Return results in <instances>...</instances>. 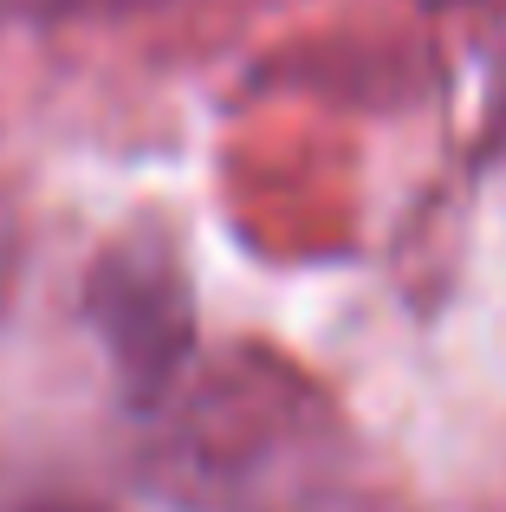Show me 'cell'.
I'll return each mask as SVG.
<instances>
[{
    "instance_id": "1",
    "label": "cell",
    "mask_w": 506,
    "mask_h": 512,
    "mask_svg": "<svg viewBox=\"0 0 506 512\" xmlns=\"http://www.w3.org/2000/svg\"><path fill=\"white\" fill-rule=\"evenodd\" d=\"M143 428V480L182 512H344L357 435L331 389L260 344L195 350Z\"/></svg>"
},
{
    "instance_id": "2",
    "label": "cell",
    "mask_w": 506,
    "mask_h": 512,
    "mask_svg": "<svg viewBox=\"0 0 506 512\" xmlns=\"http://www.w3.org/2000/svg\"><path fill=\"white\" fill-rule=\"evenodd\" d=\"M85 318L117 370L130 415H150L195 363V286L163 227H130L85 279Z\"/></svg>"
},
{
    "instance_id": "3",
    "label": "cell",
    "mask_w": 506,
    "mask_h": 512,
    "mask_svg": "<svg viewBox=\"0 0 506 512\" xmlns=\"http://www.w3.org/2000/svg\"><path fill=\"white\" fill-rule=\"evenodd\" d=\"M7 13L26 20H91V13H130V7H156V0H0Z\"/></svg>"
},
{
    "instance_id": "4",
    "label": "cell",
    "mask_w": 506,
    "mask_h": 512,
    "mask_svg": "<svg viewBox=\"0 0 506 512\" xmlns=\"http://www.w3.org/2000/svg\"><path fill=\"white\" fill-rule=\"evenodd\" d=\"M0 512H111V506L85 500V493H59V487H46V493H20V500H7Z\"/></svg>"
},
{
    "instance_id": "5",
    "label": "cell",
    "mask_w": 506,
    "mask_h": 512,
    "mask_svg": "<svg viewBox=\"0 0 506 512\" xmlns=\"http://www.w3.org/2000/svg\"><path fill=\"white\" fill-rule=\"evenodd\" d=\"M7 279H13V247L0 240V305H7Z\"/></svg>"
}]
</instances>
